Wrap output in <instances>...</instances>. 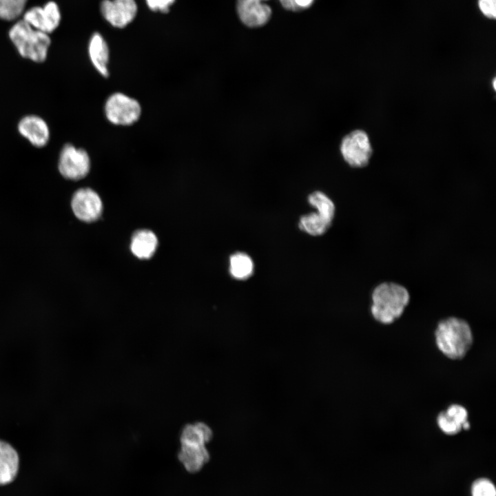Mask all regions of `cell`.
<instances>
[{"label": "cell", "mask_w": 496, "mask_h": 496, "mask_svg": "<svg viewBox=\"0 0 496 496\" xmlns=\"http://www.w3.org/2000/svg\"><path fill=\"white\" fill-rule=\"evenodd\" d=\"M371 297V313L376 321L383 324H391L400 318L411 299L409 290L393 281L377 285Z\"/></svg>", "instance_id": "6da1fadb"}, {"label": "cell", "mask_w": 496, "mask_h": 496, "mask_svg": "<svg viewBox=\"0 0 496 496\" xmlns=\"http://www.w3.org/2000/svg\"><path fill=\"white\" fill-rule=\"evenodd\" d=\"M439 350L451 360H461L473 342L472 329L464 319L451 316L440 320L435 331Z\"/></svg>", "instance_id": "7a4b0ae2"}, {"label": "cell", "mask_w": 496, "mask_h": 496, "mask_svg": "<svg viewBox=\"0 0 496 496\" xmlns=\"http://www.w3.org/2000/svg\"><path fill=\"white\" fill-rule=\"evenodd\" d=\"M8 34L22 57L36 63L45 61L51 43L48 34L32 28L22 19L12 26Z\"/></svg>", "instance_id": "3957f363"}, {"label": "cell", "mask_w": 496, "mask_h": 496, "mask_svg": "<svg viewBox=\"0 0 496 496\" xmlns=\"http://www.w3.org/2000/svg\"><path fill=\"white\" fill-rule=\"evenodd\" d=\"M91 161L86 150L65 143L61 148L57 169L64 179L77 181L86 177L90 172Z\"/></svg>", "instance_id": "277c9868"}, {"label": "cell", "mask_w": 496, "mask_h": 496, "mask_svg": "<svg viewBox=\"0 0 496 496\" xmlns=\"http://www.w3.org/2000/svg\"><path fill=\"white\" fill-rule=\"evenodd\" d=\"M141 111V106L137 100L122 92L111 94L104 105L106 118L115 125H133L140 118Z\"/></svg>", "instance_id": "5b68a950"}, {"label": "cell", "mask_w": 496, "mask_h": 496, "mask_svg": "<svg viewBox=\"0 0 496 496\" xmlns=\"http://www.w3.org/2000/svg\"><path fill=\"white\" fill-rule=\"evenodd\" d=\"M340 152L345 162L353 167L366 165L372 154V147L367 134L360 130L346 135L340 143Z\"/></svg>", "instance_id": "8992f818"}, {"label": "cell", "mask_w": 496, "mask_h": 496, "mask_svg": "<svg viewBox=\"0 0 496 496\" xmlns=\"http://www.w3.org/2000/svg\"><path fill=\"white\" fill-rule=\"evenodd\" d=\"M70 206L74 216L87 223L98 220L103 209L99 195L90 187L76 189L71 196Z\"/></svg>", "instance_id": "52a82bcc"}, {"label": "cell", "mask_w": 496, "mask_h": 496, "mask_svg": "<svg viewBox=\"0 0 496 496\" xmlns=\"http://www.w3.org/2000/svg\"><path fill=\"white\" fill-rule=\"evenodd\" d=\"M99 8L105 20L116 28L128 25L138 12L135 0H102Z\"/></svg>", "instance_id": "ba28073f"}, {"label": "cell", "mask_w": 496, "mask_h": 496, "mask_svg": "<svg viewBox=\"0 0 496 496\" xmlns=\"http://www.w3.org/2000/svg\"><path fill=\"white\" fill-rule=\"evenodd\" d=\"M61 12L54 1H48L43 7L34 6L23 15V20L32 28L46 34L52 33L61 22Z\"/></svg>", "instance_id": "9c48e42d"}, {"label": "cell", "mask_w": 496, "mask_h": 496, "mask_svg": "<svg viewBox=\"0 0 496 496\" xmlns=\"http://www.w3.org/2000/svg\"><path fill=\"white\" fill-rule=\"evenodd\" d=\"M19 133L34 147H45L50 139V130L47 122L41 116L29 114L22 117L18 124Z\"/></svg>", "instance_id": "30bf717a"}, {"label": "cell", "mask_w": 496, "mask_h": 496, "mask_svg": "<svg viewBox=\"0 0 496 496\" xmlns=\"http://www.w3.org/2000/svg\"><path fill=\"white\" fill-rule=\"evenodd\" d=\"M468 411L465 407L453 404L438 414L437 424L444 433L454 435L463 429H469L470 423L468 421Z\"/></svg>", "instance_id": "8fae6325"}, {"label": "cell", "mask_w": 496, "mask_h": 496, "mask_svg": "<svg viewBox=\"0 0 496 496\" xmlns=\"http://www.w3.org/2000/svg\"><path fill=\"white\" fill-rule=\"evenodd\" d=\"M266 0H238L237 10L240 20L249 27L265 25L270 19L271 10L262 1Z\"/></svg>", "instance_id": "7c38bea8"}, {"label": "cell", "mask_w": 496, "mask_h": 496, "mask_svg": "<svg viewBox=\"0 0 496 496\" xmlns=\"http://www.w3.org/2000/svg\"><path fill=\"white\" fill-rule=\"evenodd\" d=\"M206 444L199 443H180L178 459L189 473L201 471L209 460Z\"/></svg>", "instance_id": "4fadbf2b"}, {"label": "cell", "mask_w": 496, "mask_h": 496, "mask_svg": "<svg viewBox=\"0 0 496 496\" xmlns=\"http://www.w3.org/2000/svg\"><path fill=\"white\" fill-rule=\"evenodd\" d=\"M90 60L96 70L103 77H108L110 50L104 37L99 32H94L88 43Z\"/></svg>", "instance_id": "5bb4252c"}, {"label": "cell", "mask_w": 496, "mask_h": 496, "mask_svg": "<svg viewBox=\"0 0 496 496\" xmlns=\"http://www.w3.org/2000/svg\"><path fill=\"white\" fill-rule=\"evenodd\" d=\"M19 466L17 451L10 444L0 440V485L11 483L17 475Z\"/></svg>", "instance_id": "9a60e30c"}, {"label": "cell", "mask_w": 496, "mask_h": 496, "mask_svg": "<svg viewBox=\"0 0 496 496\" xmlns=\"http://www.w3.org/2000/svg\"><path fill=\"white\" fill-rule=\"evenodd\" d=\"M157 245V238L152 231L140 230L133 235L130 248L137 258L148 259L154 254Z\"/></svg>", "instance_id": "2e32d148"}, {"label": "cell", "mask_w": 496, "mask_h": 496, "mask_svg": "<svg viewBox=\"0 0 496 496\" xmlns=\"http://www.w3.org/2000/svg\"><path fill=\"white\" fill-rule=\"evenodd\" d=\"M254 262L251 257L243 252H236L229 258V273L239 280L249 278L254 273Z\"/></svg>", "instance_id": "e0dca14e"}, {"label": "cell", "mask_w": 496, "mask_h": 496, "mask_svg": "<svg viewBox=\"0 0 496 496\" xmlns=\"http://www.w3.org/2000/svg\"><path fill=\"white\" fill-rule=\"evenodd\" d=\"M331 222L316 212L302 216L298 223L299 228L304 232L313 236L324 234L330 227Z\"/></svg>", "instance_id": "ac0fdd59"}, {"label": "cell", "mask_w": 496, "mask_h": 496, "mask_svg": "<svg viewBox=\"0 0 496 496\" xmlns=\"http://www.w3.org/2000/svg\"><path fill=\"white\" fill-rule=\"evenodd\" d=\"M212 436L210 428L205 424L187 425L182 431L180 443H201L206 444Z\"/></svg>", "instance_id": "d6986e66"}, {"label": "cell", "mask_w": 496, "mask_h": 496, "mask_svg": "<svg viewBox=\"0 0 496 496\" xmlns=\"http://www.w3.org/2000/svg\"><path fill=\"white\" fill-rule=\"evenodd\" d=\"M308 202L316 209V213L332 222L335 213V207L327 194L320 191L314 192L309 196Z\"/></svg>", "instance_id": "ffe728a7"}, {"label": "cell", "mask_w": 496, "mask_h": 496, "mask_svg": "<svg viewBox=\"0 0 496 496\" xmlns=\"http://www.w3.org/2000/svg\"><path fill=\"white\" fill-rule=\"evenodd\" d=\"M28 0H0V19L12 21L23 12Z\"/></svg>", "instance_id": "44dd1931"}, {"label": "cell", "mask_w": 496, "mask_h": 496, "mask_svg": "<svg viewBox=\"0 0 496 496\" xmlns=\"http://www.w3.org/2000/svg\"><path fill=\"white\" fill-rule=\"evenodd\" d=\"M472 496H496L494 484L488 479L479 478L473 482L471 486Z\"/></svg>", "instance_id": "7402d4cb"}, {"label": "cell", "mask_w": 496, "mask_h": 496, "mask_svg": "<svg viewBox=\"0 0 496 496\" xmlns=\"http://www.w3.org/2000/svg\"><path fill=\"white\" fill-rule=\"evenodd\" d=\"M148 8L153 12L167 13L176 0H145Z\"/></svg>", "instance_id": "603a6c76"}, {"label": "cell", "mask_w": 496, "mask_h": 496, "mask_svg": "<svg viewBox=\"0 0 496 496\" xmlns=\"http://www.w3.org/2000/svg\"><path fill=\"white\" fill-rule=\"evenodd\" d=\"M478 6L486 17L490 19H495L496 0H478Z\"/></svg>", "instance_id": "cb8c5ba5"}, {"label": "cell", "mask_w": 496, "mask_h": 496, "mask_svg": "<svg viewBox=\"0 0 496 496\" xmlns=\"http://www.w3.org/2000/svg\"><path fill=\"white\" fill-rule=\"evenodd\" d=\"M282 6L287 10L297 11L299 8L295 3V0H278Z\"/></svg>", "instance_id": "d4e9b609"}, {"label": "cell", "mask_w": 496, "mask_h": 496, "mask_svg": "<svg viewBox=\"0 0 496 496\" xmlns=\"http://www.w3.org/2000/svg\"><path fill=\"white\" fill-rule=\"evenodd\" d=\"M313 2V0H295V3L299 10L309 8Z\"/></svg>", "instance_id": "484cf974"}]
</instances>
